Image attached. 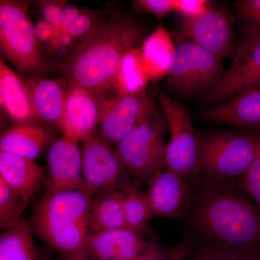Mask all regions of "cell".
I'll return each instance as SVG.
<instances>
[{
  "label": "cell",
  "instance_id": "21",
  "mask_svg": "<svg viewBox=\"0 0 260 260\" xmlns=\"http://www.w3.org/2000/svg\"><path fill=\"white\" fill-rule=\"evenodd\" d=\"M0 104L2 109L17 124L42 122L38 117L24 77L15 73L0 59Z\"/></svg>",
  "mask_w": 260,
  "mask_h": 260
},
{
  "label": "cell",
  "instance_id": "22",
  "mask_svg": "<svg viewBox=\"0 0 260 260\" xmlns=\"http://www.w3.org/2000/svg\"><path fill=\"white\" fill-rule=\"evenodd\" d=\"M140 49L150 81H158L167 78L172 69L176 54L172 32L159 25L145 38Z\"/></svg>",
  "mask_w": 260,
  "mask_h": 260
},
{
  "label": "cell",
  "instance_id": "15",
  "mask_svg": "<svg viewBox=\"0 0 260 260\" xmlns=\"http://www.w3.org/2000/svg\"><path fill=\"white\" fill-rule=\"evenodd\" d=\"M99 114V99L83 87L68 83L64 116L59 127L62 136L78 143L88 139L96 132Z\"/></svg>",
  "mask_w": 260,
  "mask_h": 260
},
{
  "label": "cell",
  "instance_id": "12",
  "mask_svg": "<svg viewBox=\"0 0 260 260\" xmlns=\"http://www.w3.org/2000/svg\"><path fill=\"white\" fill-rule=\"evenodd\" d=\"M234 18L223 8L212 5L204 14L183 19L181 34L190 42L222 59L232 57L236 50L233 25Z\"/></svg>",
  "mask_w": 260,
  "mask_h": 260
},
{
  "label": "cell",
  "instance_id": "11",
  "mask_svg": "<svg viewBox=\"0 0 260 260\" xmlns=\"http://www.w3.org/2000/svg\"><path fill=\"white\" fill-rule=\"evenodd\" d=\"M98 129L111 144L117 143L157 112L153 95H116L99 99Z\"/></svg>",
  "mask_w": 260,
  "mask_h": 260
},
{
  "label": "cell",
  "instance_id": "1",
  "mask_svg": "<svg viewBox=\"0 0 260 260\" xmlns=\"http://www.w3.org/2000/svg\"><path fill=\"white\" fill-rule=\"evenodd\" d=\"M145 34L143 26L127 15H107L53 68L68 83L80 85L99 99L107 96L123 57L141 47Z\"/></svg>",
  "mask_w": 260,
  "mask_h": 260
},
{
  "label": "cell",
  "instance_id": "8",
  "mask_svg": "<svg viewBox=\"0 0 260 260\" xmlns=\"http://www.w3.org/2000/svg\"><path fill=\"white\" fill-rule=\"evenodd\" d=\"M176 46L175 58L167 76V85L173 93L189 96L210 90L223 73V61L206 49L172 32Z\"/></svg>",
  "mask_w": 260,
  "mask_h": 260
},
{
  "label": "cell",
  "instance_id": "6",
  "mask_svg": "<svg viewBox=\"0 0 260 260\" xmlns=\"http://www.w3.org/2000/svg\"><path fill=\"white\" fill-rule=\"evenodd\" d=\"M165 117L158 111L116 145V153L135 184L141 186L166 168Z\"/></svg>",
  "mask_w": 260,
  "mask_h": 260
},
{
  "label": "cell",
  "instance_id": "24",
  "mask_svg": "<svg viewBox=\"0 0 260 260\" xmlns=\"http://www.w3.org/2000/svg\"><path fill=\"white\" fill-rule=\"evenodd\" d=\"M140 48L128 51L123 57L109 91L114 93V96L146 93L150 79L142 59Z\"/></svg>",
  "mask_w": 260,
  "mask_h": 260
},
{
  "label": "cell",
  "instance_id": "30",
  "mask_svg": "<svg viewBox=\"0 0 260 260\" xmlns=\"http://www.w3.org/2000/svg\"><path fill=\"white\" fill-rule=\"evenodd\" d=\"M239 181L243 193L260 211V151Z\"/></svg>",
  "mask_w": 260,
  "mask_h": 260
},
{
  "label": "cell",
  "instance_id": "35",
  "mask_svg": "<svg viewBox=\"0 0 260 260\" xmlns=\"http://www.w3.org/2000/svg\"><path fill=\"white\" fill-rule=\"evenodd\" d=\"M64 1H41L39 2V8L44 19L57 29L60 28L63 11L67 6Z\"/></svg>",
  "mask_w": 260,
  "mask_h": 260
},
{
  "label": "cell",
  "instance_id": "38",
  "mask_svg": "<svg viewBox=\"0 0 260 260\" xmlns=\"http://www.w3.org/2000/svg\"><path fill=\"white\" fill-rule=\"evenodd\" d=\"M83 10L73 5H67L63 11L60 28L57 30H67L75 19L78 18Z\"/></svg>",
  "mask_w": 260,
  "mask_h": 260
},
{
  "label": "cell",
  "instance_id": "36",
  "mask_svg": "<svg viewBox=\"0 0 260 260\" xmlns=\"http://www.w3.org/2000/svg\"><path fill=\"white\" fill-rule=\"evenodd\" d=\"M75 39L67 30H56L51 40L46 44L49 52L59 54L73 45Z\"/></svg>",
  "mask_w": 260,
  "mask_h": 260
},
{
  "label": "cell",
  "instance_id": "16",
  "mask_svg": "<svg viewBox=\"0 0 260 260\" xmlns=\"http://www.w3.org/2000/svg\"><path fill=\"white\" fill-rule=\"evenodd\" d=\"M152 243L127 227L94 233L87 244L86 260H128L146 250Z\"/></svg>",
  "mask_w": 260,
  "mask_h": 260
},
{
  "label": "cell",
  "instance_id": "4",
  "mask_svg": "<svg viewBox=\"0 0 260 260\" xmlns=\"http://www.w3.org/2000/svg\"><path fill=\"white\" fill-rule=\"evenodd\" d=\"M28 5L26 1H0V48L2 58L19 73L39 76L50 66L43 59Z\"/></svg>",
  "mask_w": 260,
  "mask_h": 260
},
{
  "label": "cell",
  "instance_id": "19",
  "mask_svg": "<svg viewBox=\"0 0 260 260\" xmlns=\"http://www.w3.org/2000/svg\"><path fill=\"white\" fill-rule=\"evenodd\" d=\"M0 179L28 203L47 182V173L35 160L0 150Z\"/></svg>",
  "mask_w": 260,
  "mask_h": 260
},
{
  "label": "cell",
  "instance_id": "5",
  "mask_svg": "<svg viewBox=\"0 0 260 260\" xmlns=\"http://www.w3.org/2000/svg\"><path fill=\"white\" fill-rule=\"evenodd\" d=\"M155 96L164 114L169 141L166 149V168L187 179L201 174L202 150L204 137L197 131L186 106L177 102L158 88Z\"/></svg>",
  "mask_w": 260,
  "mask_h": 260
},
{
  "label": "cell",
  "instance_id": "29",
  "mask_svg": "<svg viewBox=\"0 0 260 260\" xmlns=\"http://www.w3.org/2000/svg\"><path fill=\"white\" fill-rule=\"evenodd\" d=\"M193 250L192 244L189 242L167 247L153 242L146 250L128 260H185Z\"/></svg>",
  "mask_w": 260,
  "mask_h": 260
},
{
  "label": "cell",
  "instance_id": "27",
  "mask_svg": "<svg viewBox=\"0 0 260 260\" xmlns=\"http://www.w3.org/2000/svg\"><path fill=\"white\" fill-rule=\"evenodd\" d=\"M28 203L0 179V226L7 229L21 220Z\"/></svg>",
  "mask_w": 260,
  "mask_h": 260
},
{
  "label": "cell",
  "instance_id": "26",
  "mask_svg": "<svg viewBox=\"0 0 260 260\" xmlns=\"http://www.w3.org/2000/svg\"><path fill=\"white\" fill-rule=\"evenodd\" d=\"M124 191V207L126 227L146 237L149 235L148 224L153 218L145 192L141 186L131 184Z\"/></svg>",
  "mask_w": 260,
  "mask_h": 260
},
{
  "label": "cell",
  "instance_id": "39",
  "mask_svg": "<svg viewBox=\"0 0 260 260\" xmlns=\"http://www.w3.org/2000/svg\"><path fill=\"white\" fill-rule=\"evenodd\" d=\"M59 260H65V259H59Z\"/></svg>",
  "mask_w": 260,
  "mask_h": 260
},
{
  "label": "cell",
  "instance_id": "18",
  "mask_svg": "<svg viewBox=\"0 0 260 260\" xmlns=\"http://www.w3.org/2000/svg\"><path fill=\"white\" fill-rule=\"evenodd\" d=\"M205 119L211 122L244 128H260V86H251L208 109Z\"/></svg>",
  "mask_w": 260,
  "mask_h": 260
},
{
  "label": "cell",
  "instance_id": "13",
  "mask_svg": "<svg viewBox=\"0 0 260 260\" xmlns=\"http://www.w3.org/2000/svg\"><path fill=\"white\" fill-rule=\"evenodd\" d=\"M145 192L153 218L179 219L192 208L194 195L187 180L164 168L148 181Z\"/></svg>",
  "mask_w": 260,
  "mask_h": 260
},
{
  "label": "cell",
  "instance_id": "37",
  "mask_svg": "<svg viewBox=\"0 0 260 260\" xmlns=\"http://www.w3.org/2000/svg\"><path fill=\"white\" fill-rule=\"evenodd\" d=\"M56 30L55 27L44 19L39 20L37 23L34 25L36 37L39 42H44L47 44L54 35Z\"/></svg>",
  "mask_w": 260,
  "mask_h": 260
},
{
  "label": "cell",
  "instance_id": "28",
  "mask_svg": "<svg viewBox=\"0 0 260 260\" xmlns=\"http://www.w3.org/2000/svg\"><path fill=\"white\" fill-rule=\"evenodd\" d=\"M185 260H260V253L234 250L208 243L194 249Z\"/></svg>",
  "mask_w": 260,
  "mask_h": 260
},
{
  "label": "cell",
  "instance_id": "20",
  "mask_svg": "<svg viewBox=\"0 0 260 260\" xmlns=\"http://www.w3.org/2000/svg\"><path fill=\"white\" fill-rule=\"evenodd\" d=\"M55 140L54 128L44 123H19L2 135L0 150L35 160Z\"/></svg>",
  "mask_w": 260,
  "mask_h": 260
},
{
  "label": "cell",
  "instance_id": "25",
  "mask_svg": "<svg viewBox=\"0 0 260 260\" xmlns=\"http://www.w3.org/2000/svg\"><path fill=\"white\" fill-rule=\"evenodd\" d=\"M30 222L22 218L0 237V260H44L32 237Z\"/></svg>",
  "mask_w": 260,
  "mask_h": 260
},
{
  "label": "cell",
  "instance_id": "10",
  "mask_svg": "<svg viewBox=\"0 0 260 260\" xmlns=\"http://www.w3.org/2000/svg\"><path fill=\"white\" fill-rule=\"evenodd\" d=\"M83 191L93 198L110 189L124 191L133 181L119 160L115 148L96 132L82 142Z\"/></svg>",
  "mask_w": 260,
  "mask_h": 260
},
{
  "label": "cell",
  "instance_id": "32",
  "mask_svg": "<svg viewBox=\"0 0 260 260\" xmlns=\"http://www.w3.org/2000/svg\"><path fill=\"white\" fill-rule=\"evenodd\" d=\"M135 9L140 13H150L162 20L169 13L175 12V0H135Z\"/></svg>",
  "mask_w": 260,
  "mask_h": 260
},
{
  "label": "cell",
  "instance_id": "33",
  "mask_svg": "<svg viewBox=\"0 0 260 260\" xmlns=\"http://www.w3.org/2000/svg\"><path fill=\"white\" fill-rule=\"evenodd\" d=\"M212 5L208 0H175V12L183 19L194 18L204 14Z\"/></svg>",
  "mask_w": 260,
  "mask_h": 260
},
{
  "label": "cell",
  "instance_id": "3",
  "mask_svg": "<svg viewBox=\"0 0 260 260\" xmlns=\"http://www.w3.org/2000/svg\"><path fill=\"white\" fill-rule=\"evenodd\" d=\"M92 198L83 190L67 191L43 197L34 207L32 232L65 260H86L92 233Z\"/></svg>",
  "mask_w": 260,
  "mask_h": 260
},
{
  "label": "cell",
  "instance_id": "2",
  "mask_svg": "<svg viewBox=\"0 0 260 260\" xmlns=\"http://www.w3.org/2000/svg\"><path fill=\"white\" fill-rule=\"evenodd\" d=\"M191 210L193 225L209 244L260 253V211L227 182L204 179Z\"/></svg>",
  "mask_w": 260,
  "mask_h": 260
},
{
  "label": "cell",
  "instance_id": "17",
  "mask_svg": "<svg viewBox=\"0 0 260 260\" xmlns=\"http://www.w3.org/2000/svg\"><path fill=\"white\" fill-rule=\"evenodd\" d=\"M34 109L41 121L59 129L68 90V80L64 78L45 79L39 76L25 78Z\"/></svg>",
  "mask_w": 260,
  "mask_h": 260
},
{
  "label": "cell",
  "instance_id": "14",
  "mask_svg": "<svg viewBox=\"0 0 260 260\" xmlns=\"http://www.w3.org/2000/svg\"><path fill=\"white\" fill-rule=\"evenodd\" d=\"M45 186L44 197L83 190V161L78 142L62 136L49 146Z\"/></svg>",
  "mask_w": 260,
  "mask_h": 260
},
{
  "label": "cell",
  "instance_id": "31",
  "mask_svg": "<svg viewBox=\"0 0 260 260\" xmlns=\"http://www.w3.org/2000/svg\"><path fill=\"white\" fill-rule=\"evenodd\" d=\"M106 15H104V12L102 11L84 10L70 25L67 31L75 39L85 37L96 25L98 22Z\"/></svg>",
  "mask_w": 260,
  "mask_h": 260
},
{
  "label": "cell",
  "instance_id": "7",
  "mask_svg": "<svg viewBox=\"0 0 260 260\" xmlns=\"http://www.w3.org/2000/svg\"><path fill=\"white\" fill-rule=\"evenodd\" d=\"M259 151L260 138L229 132L214 133L204 137L200 172L212 181L241 179Z\"/></svg>",
  "mask_w": 260,
  "mask_h": 260
},
{
  "label": "cell",
  "instance_id": "9",
  "mask_svg": "<svg viewBox=\"0 0 260 260\" xmlns=\"http://www.w3.org/2000/svg\"><path fill=\"white\" fill-rule=\"evenodd\" d=\"M251 86H260V30L246 24L233 54L232 64L205 95L208 102L218 105Z\"/></svg>",
  "mask_w": 260,
  "mask_h": 260
},
{
  "label": "cell",
  "instance_id": "23",
  "mask_svg": "<svg viewBox=\"0 0 260 260\" xmlns=\"http://www.w3.org/2000/svg\"><path fill=\"white\" fill-rule=\"evenodd\" d=\"M92 198L90 228L94 233L126 227L124 191L110 189Z\"/></svg>",
  "mask_w": 260,
  "mask_h": 260
},
{
  "label": "cell",
  "instance_id": "34",
  "mask_svg": "<svg viewBox=\"0 0 260 260\" xmlns=\"http://www.w3.org/2000/svg\"><path fill=\"white\" fill-rule=\"evenodd\" d=\"M235 6L241 20L260 30V0H242Z\"/></svg>",
  "mask_w": 260,
  "mask_h": 260
}]
</instances>
